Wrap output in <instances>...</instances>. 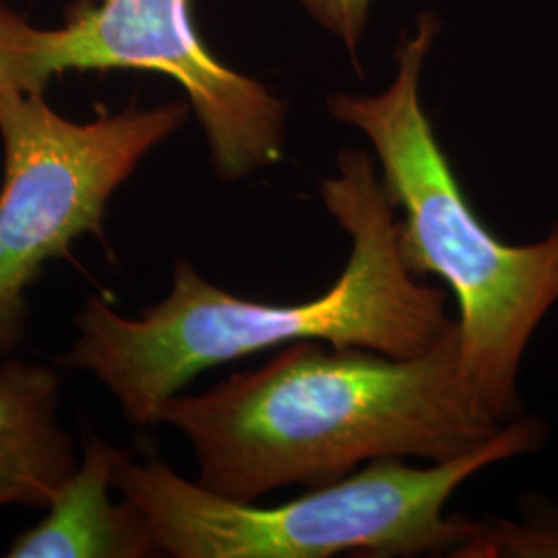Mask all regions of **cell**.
<instances>
[{
  "label": "cell",
  "instance_id": "cell-1",
  "mask_svg": "<svg viewBox=\"0 0 558 558\" xmlns=\"http://www.w3.org/2000/svg\"><path fill=\"white\" fill-rule=\"evenodd\" d=\"M156 418L191 442L201 486L242 502L323 486L377 459L451 461L505 426L463 379L458 320L408 359L296 341L199 396L166 399Z\"/></svg>",
  "mask_w": 558,
  "mask_h": 558
},
{
  "label": "cell",
  "instance_id": "cell-2",
  "mask_svg": "<svg viewBox=\"0 0 558 558\" xmlns=\"http://www.w3.org/2000/svg\"><path fill=\"white\" fill-rule=\"evenodd\" d=\"M323 205L352 240L339 278L317 299H240L174 267L166 299L126 319L92 299L77 315V339L64 362L101 380L133 424H156L158 408L201 373L296 341L364 348L393 359L428 352L456 319L447 294L414 276L399 248V214L373 154L343 149L338 174L320 184Z\"/></svg>",
  "mask_w": 558,
  "mask_h": 558
},
{
  "label": "cell",
  "instance_id": "cell-3",
  "mask_svg": "<svg viewBox=\"0 0 558 558\" xmlns=\"http://www.w3.org/2000/svg\"><path fill=\"white\" fill-rule=\"evenodd\" d=\"M440 21L422 13L380 94H336L331 119L362 133L399 214V248L414 276L442 279L458 300L459 360L470 393L499 424L519 418V366L558 302V223L532 244L497 239L463 195L428 119L420 80Z\"/></svg>",
  "mask_w": 558,
  "mask_h": 558
},
{
  "label": "cell",
  "instance_id": "cell-4",
  "mask_svg": "<svg viewBox=\"0 0 558 558\" xmlns=\"http://www.w3.org/2000/svg\"><path fill=\"white\" fill-rule=\"evenodd\" d=\"M544 424L519 418L476 451L430 468L377 459L345 478L274 507L228 499L149 456L120 459L114 486L147 521L156 548L177 558L486 557L493 527L449 518L463 482L488 465L530 453Z\"/></svg>",
  "mask_w": 558,
  "mask_h": 558
},
{
  "label": "cell",
  "instance_id": "cell-5",
  "mask_svg": "<svg viewBox=\"0 0 558 558\" xmlns=\"http://www.w3.org/2000/svg\"><path fill=\"white\" fill-rule=\"evenodd\" d=\"M189 110L172 101L75 122L44 94L0 92V354L20 339L23 294L44 263L66 255L85 232L101 234L114 191L179 131Z\"/></svg>",
  "mask_w": 558,
  "mask_h": 558
},
{
  "label": "cell",
  "instance_id": "cell-6",
  "mask_svg": "<svg viewBox=\"0 0 558 558\" xmlns=\"http://www.w3.org/2000/svg\"><path fill=\"white\" fill-rule=\"evenodd\" d=\"M41 71H147L177 81L209 145L214 172L242 180L286 154L288 104L221 62L201 38L191 0L80 2L44 27Z\"/></svg>",
  "mask_w": 558,
  "mask_h": 558
},
{
  "label": "cell",
  "instance_id": "cell-7",
  "mask_svg": "<svg viewBox=\"0 0 558 558\" xmlns=\"http://www.w3.org/2000/svg\"><path fill=\"white\" fill-rule=\"evenodd\" d=\"M126 451L100 437L85 440L81 465L48 505V515L9 546L11 558H141L158 553L140 509L110 500Z\"/></svg>",
  "mask_w": 558,
  "mask_h": 558
},
{
  "label": "cell",
  "instance_id": "cell-8",
  "mask_svg": "<svg viewBox=\"0 0 558 558\" xmlns=\"http://www.w3.org/2000/svg\"><path fill=\"white\" fill-rule=\"evenodd\" d=\"M52 368L9 360L0 366V507H48L77 468L73 442L57 420Z\"/></svg>",
  "mask_w": 558,
  "mask_h": 558
},
{
  "label": "cell",
  "instance_id": "cell-9",
  "mask_svg": "<svg viewBox=\"0 0 558 558\" xmlns=\"http://www.w3.org/2000/svg\"><path fill=\"white\" fill-rule=\"evenodd\" d=\"M354 57L366 34L373 0H294Z\"/></svg>",
  "mask_w": 558,
  "mask_h": 558
}]
</instances>
